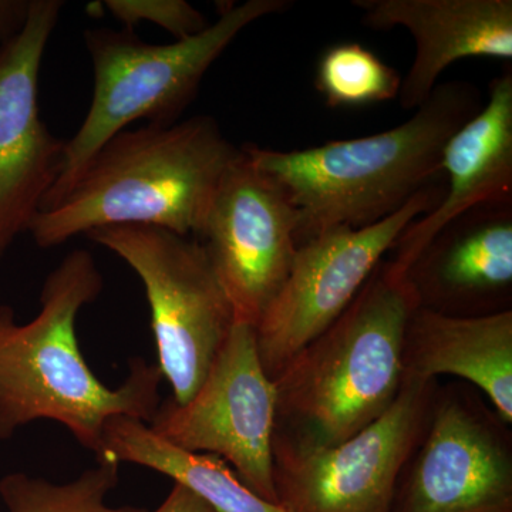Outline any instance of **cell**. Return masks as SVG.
<instances>
[{"label":"cell","mask_w":512,"mask_h":512,"mask_svg":"<svg viewBox=\"0 0 512 512\" xmlns=\"http://www.w3.org/2000/svg\"><path fill=\"white\" fill-rule=\"evenodd\" d=\"M29 6L30 0H0V45L22 28Z\"/></svg>","instance_id":"22"},{"label":"cell","mask_w":512,"mask_h":512,"mask_svg":"<svg viewBox=\"0 0 512 512\" xmlns=\"http://www.w3.org/2000/svg\"><path fill=\"white\" fill-rule=\"evenodd\" d=\"M153 512H217L200 495L184 485L174 483L164 503Z\"/></svg>","instance_id":"21"},{"label":"cell","mask_w":512,"mask_h":512,"mask_svg":"<svg viewBox=\"0 0 512 512\" xmlns=\"http://www.w3.org/2000/svg\"><path fill=\"white\" fill-rule=\"evenodd\" d=\"M103 5L127 30L148 22L183 40L208 28L207 18L184 0H106Z\"/></svg>","instance_id":"20"},{"label":"cell","mask_w":512,"mask_h":512,"mask_svg":"<svg viewBox=\"0 0 512 512\" xmlns=\"http://www.w3.org/2000/svg\"><path fill=\"white\" fill-rule=\"evenodd\" d=\"M119 256L146 289L157 366L175 403L200 389L234 328L235 313L200 239L154 227H109L87 235Z\"/></svg>","instance_id":"6"},{"label":"cell","mask_w":512,"mask_h":512,"mask_svg":"<svg viewBox=\"0 0 512 512\" xmlns=\"http://www.w3.org/2000/svg\"><path fill=\"white\" fill-rule=\"evenodd\" d=\"M107 450L119 464L150 468L190 488L217 512H284L245 487L220 457L171 446L143 421H116L107 437Z\"/></svg>","instance_id":"17"},{"label":"cell","mask_w":512,"mask_h":512,"mask_svg":"<svg viewBox=\"0 0 512 512\" xmlns=\"http://www.w3.org/2000/svg\"><path fill=\"white\" fill-rule=\"evenodd\" d=\"M241 157L210 116L121 131L59 204L37 212L28 232L45 249L130 225L198 238L222 178Z\"/></svg>","instance_id":"3"},{"label":"cell","mask_w":512,"mask_h":512,"mask_svg":"<svg viewBox=\"0 0 512 512\" xmlns=\"http://www.w3.org/2000/svg\"><path fill=\"white\" fill-rule=\"evenodd\" d=\"M298 214L284 190L245 156L215 192L200 238L235 320L255 328L295 261ZM197 238V239H198Z\"/></svg>","instance_id":"11"},{"label":"cell","mask_w":512,"mask_h":512,"mask_svg":"<svg viewBox=\"0 0 512 512\" xmlns=\"http://www.w3.org/2000/svg\"><path fill=\"white\" fill-rule=\"evenodd\" d=\"M148 426L180 450L220 457L252 493L278 504L276 387L262 366L252 326L235 323L200 389L183 404L168 397Z\"/></svg>","instance_id":"9"},{"label":"cell","mask_w":512,"mask_h":512,"mask_svg":"<svg viewBox=\"0 0 512 512\" xmlns=\"http://www.w3.org/2000/svg\"><path fill=\"white\" fill-rule=\"evenodd\" d=\"M483 104L474 84L447 82L437 84L412 119L373 136L306 150L242 148L291 201L298 214L299 247L330 229L377 224L441 180L448 138Z\"/></svg>","instance_id":"2"},{"label":"cell","mask_w":512,"mask_h":512,"mask_svg":"<svg viewBox=\"0 0 512 512\" xmlns=\"http://www.w3.org/2000/svg\"><path fill=\"white\" fill-rule=\"evenodd\" d=\"M441 174L447 183L443 200L394 242L389 261L404 274L448 222L480 205L512 201L511 67L490 83L476 116L448 138Z\"/></svg>","instance_id":"15"},{"label":"cell","mask_w":512,"mask_h":512,"mask_svg":"<svg viewBox=\"0 0 512 512\" xmlns=\"http://www.w3.org/2000/svg\"><path fill=\"white\" fill-rule=\"evenodd\" d=\"M372 30L404 28L416 55L400 87V106L419 109L451 64L467 57L512 60L511 0H353Z\"/></svg>","instance_id":"14"},{"label":"cell","mask_w":512,"mask_h":512,"mask_svg":"<svg viewBox=\"0 0 512 512\" xmlns=\"http://www.w3.org/2000/svg\"><path fill=\"white\" fill-rule=\"evenodd\" d=\"M437 380H403L375 423L333 447H305L274 434L276 503L284 512H392L400 473L429 424Z\"/></svg>","instance_id":"7"},{"label":"cell","mask_w":512,"mask_h":512,"mask_svg":"<svg viewBox=\"0 0 512 512\" xmlns=\"http://www.w3.org/2000/svg\"><path fill=\"white\" fill-rule=\"evenodd\" d=\"M315 87L333 109H359L399 97L402 74L367 47L343 42L319 57Z\"/></svg>","instance_id":"19"},{"label":"cell","mask_w":512,"mask_h":512,"mask_svg":"<svg viewBox=\"0 0 512 512\" xmlns=\"http://www.w3.org/2000/svg\"><path fill=\"white\" fill-rule=\"evenodd\" d=\"M289 0H248L222 10L198 35L151 45L131 30L90 29L84 43L93 67V96L82 126L64 143L62 170L40 211L62 201L110 138L138 120L173 124L197 96L205 73L256 20L291 8Z\"/></svg>","instance_id":"5"},{"label":"cell","mask_w":512,"mask_h":512,"mask_svg":"<svg viewBox=\"0 0 512 512\" xmlns=\"http://www.w3.org/2000/svg\"><path fill=\"white\" fill-rule=\"evenodd\" d=\"M63 2L30 0L22 28L0 45V261L28 231L62 170L64 143L39 110V77Z\"/></svg>","instance_id":"12"},{"label":"cell","mask_w":512,"mask_h":512,"mask_svg":"<svg viewBox=\"0 0 512 512\" xmlns=\"http://www.w3.org/2000/svg\"><path fill=\"white\" fill-rule=\"evenodd\" d=\"M101 289L93 255L76 249L47 276L35 319L18 323L12 309L0 308V440L33 421L53 420L99 458L107 421L153 419L163 382L157 365L137 357L126 380L109 387L82 355L77 316Z\"/></svg>","instance_id":"1"},{"label":"cell","mask_w":512,"mask_h":512,"mask_svg":"<svg viewBox=\"0 0 512 512\" xmlns=\"http://www.w3.org/2000/svg\"><path fill=\"white\" fill-rule=\"evenodd\" d=\"M392 512H512V431L471 384L439 386Z\"/></svg>","instance_id":"10"},{"label":"cell","mask_w":512,"mask_h":512,"mask_svg":"<svg viewBox=\"0 0 512 512\" xmlns=\"http://www.w3.org/2000/svg\"><path fill=\"white\" fill-rule=\"evenodd\" d=\"M419 308L450 316L511 311L512 201L448 222L406 272Z\"/></svg>","instance_id":"13"},{"label":"cell","mask_w":512,"mask_h":512,"mask_svg":"<svg viewBox=\"0 0 512 512\" xmlns=\"http://www.w3.org/2000/svg\"><path fill=\"white\" fill-rule=\"evenodd\" d=\"M443 181L424 188L377 224L330 229L299 245L284 288L254 328L272 382L348 309L404 229L439 205L446 192Z\"/></svg>","instance_id":"8"},{"label":"cell","mask_w":512,"mask_h":512,"mask_svg":"<svg viewBox=\"0 0 512 512\" xmlns=\"http://www.w3.org/2000/svg\"><path fill=\"white\" fill-rule=\"evenodd\" d=\"M454 376L512 423V311L450 316L417 308L407 323L403 380Z\"/></svg>","instance_id":"16"},{"label":"cell","mask_w":512,"mask_h":512,"mask_svg":"<svg viewBox=\"0 0 512 512\" xmlns=\"http://www.w3.org/2000/svg\"><path fill=\"white\" fill-rule=\"evenodd\" d=\"M417 308L407 275L383 259L348 309L274 380L275 434L333 447L382 417L402 390L404 335Z\"/></svg>","instance_id":"4"},{"label":"cell","mask_w":512,"mask_h":512,"mask_svg":"<svg viewBox=\"0 0 512 512\" xmlns=\"http://www.w3.org/2000/svg\"><path fill=\"white\" fill-rule=\"evenodd\" d=\"M119 468L116 461H97L96 467L67 483L10 473L0 480V498L8 512H150L107 504L119 484Z\"/></svg>","instance_id":"18"}]
</instances>
